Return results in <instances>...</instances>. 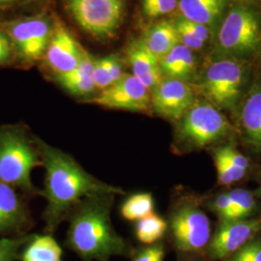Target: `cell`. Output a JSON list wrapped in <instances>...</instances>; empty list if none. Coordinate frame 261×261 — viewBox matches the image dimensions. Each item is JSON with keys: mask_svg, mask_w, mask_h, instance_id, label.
<instances>
[{"mask_svg": "<svg viewBox=\"0 0 261 261\" xmlns=\"http://www.w3.org/2000/svg\"><path fill=\"white\" fill-rule=\"evenodd\" d=\"M45 168L42 196L47 200L43 213L47 234H53L65 222L71 211L87 197L124 195L121 188L105 183L86 171L70 154L37 138Z\"/></svg>", "mask_w": 261, "mask_h": 261, "instance_id": "1", "label": "cell"}, {"mask_svg": "<svg viewBox=\"0 0 261 261\" xmlns=\"http://www.w3.org/2000/svg\"><path fill=\"white\" fill-rule=\"evenodd\" d=\"M113 195L87 197L68 216L65 246L82 261H110L114 256L129 257L133 248L115 230L112 222Z\"/></svg>", "mask_w": 261, "mask_h": 261, "instance_id": "2", "label": "cell"}, {"mask_svg": "<svg viewBox=\"0 0 261 261\" xmlns=\"http://www.w3.org/2000/svg\"><path fill=\"white\" fill-rule=\"evenodd\" d=\"M38 167H42V161L37 137L21 125L0 127V182L28 198L42 196L31 180V172Z\"/></svg>", "mask_w": 261, "mask_h": 261, "instance_id": "3", "label": "cell"}, {"mask_svg": "<svg viewBox=\"0 0 261 261\" xmlns=\"http://www.w3.org/2000/svg\"><path fill=\"white\" fill-rule=\"evenodd\" d=\"M247 83V67L242 59L216 56L204 66L196 88L219 111L234 112L242 100Z\"/></svg>", "mask_w": 261, "mask_h": 261, "instance_id": "4", "label": "cell"}, {"mask_svg": "<svg viewBox=\"0 0 261 261\" xmlns=\"http://www.w3.org/2000/svg\"><path fill=\"white\" fill-rule=\"evenodd\" d=\"M232 132L224 114L207 101L196 103L177 122L172 148L183 154L224 140Z\"/></svg>", "mask_w": 261, "mask_h": 261, "instance_id": "5", "label": "cell"}, {"mask_svg": "<svg viewBox=\"0 0 261 261\" xmlns=\"http://www.w3.org/2000/svg\"><path fill=\"white\" fill-rule=\"evenodd\" d=\"M217 31L220 56L243 59L260 46V15L251 6L235 5L224 14Z\"/></svg>", "mask_w": 261, "mask_h": 261, "instance_id": "6", "label": "cell"}, {"mask_svg": "<svg viewBox=\"0 0 261 261\" xmlns=\"http://www.w3.org/2000/svg\"><path fill=\"white\" fill-rule=\"evenodd\" d=\"M168 229L174 248L181 254L202 251L211 237L210 221L192 197L175 201L168 216Z\"/></svg>", "mask_w": 261, "mask_h": 261, "instance_id": "7", "label": "cell"}, {"mask_svg": "<svg viewBox=\"0 0 261 261\" xmlns=\"http://www.w3.org/2000/svg\"><path fill=\"white\" fill-rule=\"evenodd\" d=\"M75 21L96 36L111 35L123 16V0H69Z\"/></svg>", "mask_w": 261, "mask_h": 261, "instance_id": "8", "label": "cell"}, {"mask_svg": "<svg viewBox=\"0 0 261 261\" xmlns=\"http://www.w3.org/2000/svg\"><path fill=\"white\" fill-rule=\"evenodd\" d=\"M108 109L128 112H148L152 110L151 91L133 74L100 91L89 101Z\"/></svg>", "mask_w": 261, "mask_h": 261, "instance_id": "9", "label": "cell"}, {"mask_svg": "<svg viewBox=\"0 0 261 261\" xmlns=\"http://www.w3.org/2000/svg\"><path fill=\"white\" fill-rule=\"evenodd\" d=\"M195 89L189 83L164 77L151 92L152 110L170 121L178 122L196 103Z\"/></svg>", "mask_w": 261, "mask_h": 261, "instance_id": "10", "label": "cell"}, {"mask_svg": "<svg viewBox=\"0 0 261 261\" xmlns=\"http://www.w3.org/2000/svg\"><path fill=\"white\" fill-rule=\"evenodd\" d=\"M27 198L14 187L0 182V238L25 235L33 226Z\"/></svg>", "mask_w": 261, "mask_h": 261, "instance_id": "11", "label": "cell"}, {"mask_svg": "<svg viewBox=\"0 0 261 261\" xmlns=\"http://www.w3.org/2000/svg\"><path fill=\"white\" fill-rule=\"evenodd\" d=\"M10 36L20 56L35 60L47 50L51 30L46 19H22L10 25Z\"/></svg>", "mask_w": 261, "mask_h": 261, "instance_id": "12", "label": "cell"}, {"mask_svg": "<svg viewBox=\"0 0 261 261\" xmlns=\"http://www.w3.org/2000/svg\"><path fill=\"white\" fill-rule=\"evenodd\" d=\"M260 229L261 219L222 223L210 244L212 257L224 258L239 251Z\"/></svg>", "mask_w": 261, "mask_h": 261, "instance_id": "13", "label": "cell"}, {"mask_svg": "<svg viewBox=\"0 0 261 261\" xmlns=\"http://www.w3.org/2000/svg\"><path fill=\"white\" fill-rule=\"evenodd\" d=\"M83 51L67 29L56 27L46 50L47 64L56 76L64 75L77 67Z\"/></svg>", "mask_w": 261, "mask_h": 261, "instance_id": "14", "label": "cell"}, {"mask_svg": "<svg viewBox=\"0 0 261 261\" xmlns=\"http://www.w3.org/2000/svg\"><path fill=\"white\" fill-rule=\"evenodd\" d=\"M227 0H178L182 18L217 30L225 14Z\"/></svg>", "mask_w": 261, "mask_h": 261, "instance_id": "15", "label": "cell"}, {"mask_svg": "<svg viewBox=\"0 0 261 261\" xmlns=\"http://www.w3.org/2000/svg\"><path fill=\"white\" fill-rule=\"evenodd\" d=\"M129 62L135 75L152 92L164 79L160 61L142 41L135 42L129 49Z\"/></svg>", "mask_w": 261, "mask_h": 261, "instance_id": "16", "label": "cell"}, {"mask_svg": "<svg viewBox=\"0 0 261 261\" xmlns=\"http://www.w3.org/2000/svg\"><path fill=\"white\" fill-rule=\"evenodd\" d=\"M240 118L245 140L255 149L261 150V82L250 89Z\"/></svg>", "mask_w": 261, "mask_h": 261, "instance_id": "17", "label": "cell"}, {"mask_svg": "<svg viewBox=\"0 0 261 261\" xmlns=\"http://www.w3.org/2000/svg\"><path fill=\"white\" fill-rule=\"evenodd\" d=\"M196 66L197 61L194 51L182 44H178L160 59V68L164 77L186 83L195 77Z\"/></svg>", "mask_w": 261, "mask_h": 261, "instance_id": "18", "label": "cell"}, {"mask_svg": "<svg viewBox=\"0 0 261 261\" xmlns=\"http://www.w3.org/2000/svg\"><path fill=\"white\" fill-rule=\"evenodd\" d=\"M94 60L86 51L77 67L64 75H56V80L68 93L76 97H89L95 92L93 80Z\"/></svg>", "mask_w": 261, "mask_h": 261, "instance_id": "19", "label": "cell"}, {"mask_svg": "<svg viewBox=\"0 0 261 261\" xmlns=\"http://www.w3.org/2000/svg\"><path fill=\"white\" fill-rule=\"evenodd\" d=\"M142 42L154 56L158 57L159 61L180 44L176 27L174 22L169 20H163L151 27Z\"/></svg>", "mask_w": 261, "mask_h": 261, "instance_id": "20", "label": "cell"}, {"mask_svg": "<svg viewBox=\"0 0 261 261\" xmlns=\"http://www.w3.org/2000/svg\"><path fill=\"white\" fill-rule=\"evenodd\" d=\"M63 251L51 234L31 235L22 248L20 261H62Z\"/></svg>", "mask_w": 261, "mask_h": 261, "instance_id": "21", "label": "cell"}, {"mask_svg": "<svg viewBox=\"0 0 261 261\" xmlns=\"http://www.w3.org/2000/svg\"><path fill=\"white\" fill-rule=\"evenodd\" d=\"M168 231V222L159 215H149L136 222V237L144 245H153L160 241Z\"/></svg>", "mask_w": 261, "mask_h": 261, "instance_id": "22", "label": "cell"}, {"mask_svg": "<svg viewBox=\"0 0 261 261\" xmlns=\"http://www.w3.org/2000/svg\"><path fill=\"white\" fill-rule=\"evenodd\" d=\"M122 218L129 222H138L154 213V198L150 193H137L128 196L120 208Z\"/></svg>", "mask_w": 261, "mask_h": 261, "instance_id": "23", "label": "cell"}, {"mask_svg": "<svg viewBox=\"0 0 261 261\" xmlns=\"http://www.w3.org/2000/svg\"><path fill=\"white\" fill-rule=\"evenodd\" d=\"M233 204L235 219L248 220L255 210V200L252 193L244 189H235L228 193Z\"/></svg>", "mask_w": 261, "mask_h": 261, "instance_id": "24", "label": "cell"}, {"mask_svg": "<svg viewBox=\"0 0 261 261\" xmlns=\"http://www.w3.org/2000/svg\"><path fill=\"white\" fill-rule=\"evenodd\" d=\"M214 161L218 172V181L222 186H229L240 181L247 173V171L242 169L234 168L216 151H214Z\"/></svg>", "mask_w": 261, "mask_h": 261, "instance_id": "25", "label": "cell"}, {"mask_svg": "<svg viewBox=\"0 0 261 261\" xmlns=\"http://www.w3.org/2000/svg\"><path fill=\"white\" fill-rule=\"evenodd\" d=\"M31 235L0 238V261H16Z\"/></svg>", "mask_w": 261, "mask_h": 261, "instance_id": "26", "label": "cell"}, {"mask_svg": "<svg viewBox=\"0 0 261 261\" xmlns=\"http://www.w3.org/2000/svg\"><path fill=\"white\" fill-rule=\"evenodd\" d=\"M178 7V0H142V11L150 19L168 15Z\"/></svg>", "mask_w": 261, "mask_h": 261, "instance_id": "27", "label": "cell"}, {"mask_svg": "<svg viewBox=\"0 0 261 261\" xmlns=\"http://www.w3.org/2000/svg\"><path fill=\"white\" fill-rule=\"evenodd\" d=\"M217 153H219L223 158L227 161L234 168L242 169L244 171H248L250 167V162L246 156L240 153L237 149H235L232 145L227 144L223 145L214 149Z\"/></svg>", "mask_w": 261, "mask_h": 261, "instance_id": "28", "label": "cell"}, {"mask_svg": "<svg viewBox=\"0 0 261 261\" xmlns=\"http://www.w3.org/2000/svg\"><path fill=\"white\" fill-rule=\"evenodd\" d=\"M166 256L165 247L161 243L147 245L133 252L130 261H164Z\"/></svg>", "mask_w": 261, "mask_h": 261, "instance_id": "29", "label": "cell"}, {"mask_svg": "<svg viewBox=\"0 0 261 261\" xmlns=\"http://www.w3.org/2000/svg\"><path fill=\"white\" fill-rule=\"evenodd\" d=\"M213 209L216 214L221 219L222 223L236 221L235 212L231 199L228 196V193L221 194L215 198L213 202Z\"/></svg>", "mask_w": 261, "mask_h": 261, "instance_id": "30", "label": "cell"}, {"mask_svg": "<svg viewBox=\"0 0 261 261\" xmlns=\"http://www.w3.org/2000/svg\"><path fill=\"white\" fill-rule=\"evenodd\" d=\"M174 24L177 29L178 35H179V40H180V44L184 45L185 47L192 49L193 51L196 50H200L204 47L205 43L202 42L201 40H199L198 38L196 37L188 28L184 25V23L182 22L181 18H178L175 21Z\"/></svg>", "mask_w": 261, "mask_h": 261, "instance_id": "31", "label": "cell"}, {"mask_svg": "<svg viewBox=\"0 0 261 261\" xmlns=\"http://www.w3.org/2000/svg\"><path fill=\"white\" fill-rule=\"evenodd\" d=\"M93 80L95 87L99 91L105 90L113 84L103 58L94 60Z\"/></svg>", "mask_w": 261, "mask_h": 261, "instance_id": "32", "label": "cell"}, {"mask_svg": "<svg viewBox=\"0 0 261 261\" xmlns=\"http://www.w3.org/2000/svg\"><path fill=\"white\" fill-rule=\"evenodd\" d=\"M249 261H261V239L247 243L237 251Z\"/></svg>", "mask_w": 261, "mask_h": 261, "instance_id": "33", "label": "cell"}, {"mask_svg": "<svg viewBox=\"0 0 261 261\" xmlns=\"http://www.w3.org/2000/svg\"><path fill=\"white\" fill-rule=\"evenodd\" d=\"M180 18H181L182 22L184 23V25H185L196 37L198 38L199 40H201L202 42L206 43V42L210 39V37H211L212 31H211L209 28H207V27H205V25L200 24V23H196V22L191 21V20H188V19H184V18H182V17H180Z\"/></svg>", "mask_w": 261, "mask_h": 261, "instance_id": "34", "label": "cell"}, {"mask_svg": "<svg viewBox=\"0 0 261 261\" xmlns=\"http://www.w3.org/2000/svg\"><path fill=\"white\" fill-rule=\"evenodd\" d=\"M103 59H105V62L108 67V70L110 72V75L112 76V83L115 84L118 81H120L125 73H123L122 66L119 60L114 56H109Z\"/></svg>", "mask_w": 261, "mask_h": 261, "instance_id": "35", "label": "cell"}, {"mask_svg": "<svg viewBox=\"0 0 261 261\" xmlns=\"http://www.w3.org/2000/svg\"><path fill=\"white\" fill-rule=\"evenodd\" d=\"M10 46L8 38L0 31V64H4L8 61L11 55Z\"/></svg>", "mask_w": 261, "mask_h": 261, "instance_id": "36", "label": "cell"}, {"mask_svg": "<svg viewBox=\"0 0 261 261\" xmlns=\"http://www.w3.org/2000/svg\"><path fill=\"white\" fill-rule=\"evenodd\" d=\"M11 1H15V0H0V4L1 3H7V2H11Z\"/></svg>", "mask_w": 261, "mask_h": 261, "instance_id": "37", "label": "cell"}, {"mask_svg": "<svg viewBox=\"0 0 261 261\" xmlns=\"http://www.w3.org/2000/svg\"><path fill=\"white\" fill-rule=\"evenodd\" d=\"M258 195H259V196H261V187H260V189H259V190H258Z\"/></svg>", "mask_w": 261, "mask_h": 261, "instance_id": "38", "label": "cell"}]
</instances>
